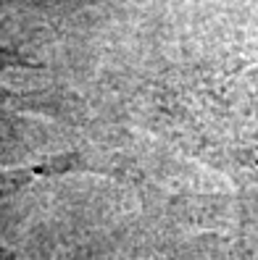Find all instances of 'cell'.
<instances>
[{
	"label": "cell",
	"instance_id": "obj_1",
	"mask_svg": "<svg viewBox=\"0 0 258 260\" xmlns=\"http://www.w3.org/2000/svg\"><path fill=\"white\" fill-rule=\"evenodd\" d=\"M69 166H71V155L53 158V160L35 163V166H21V168H0V205H3L8 197L16 194L19 189H24L26 184L37 181V179L69 171Z\"/></svg>",
	"mask_w": 258,
	"mask_h": 260
},
{
	"label": "cell",
	"instance_id": "obj_2",
	"mask_svg": "<svg viewBox=\"0 0 258 260\" xmlns=\"http://www.w3.org/2000/svg\"><path fill=\"white\" fill-rule=\"evenodd\" d=\"M13 66H26V60L13 48H3V45H0V92H3V74L11 71Z\"/></svg>",
	"mask_w": 258,
	"mask_h": 260
}]
</instances>
